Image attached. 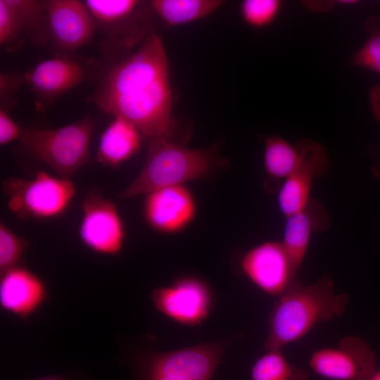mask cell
<instances>
[{
    "label": "cell",
    "mask_w": 380,
    "mask_h": 380,
    "mask_svg": "<svg viewBox=\"0 0 380 380\" xmlns=\"http://www.w3.org/2000/svg\"><path fill=\"white\" fill-rule=\"evenodd\" d=\"M269 318L265 348L281 349L302 338L317 324L341 316L348 297L336 293L328 275L305 286L294 279L279 296Z\"/></svg>",
    "instance_id": "2"
},
{
    "label": "cell",
    "mask_w": 380,
    "mask_h": 380,
    "mask_svg": "<svg viewBox=\"0 0 380 380\" xmlns=\"http://www.w3.org/2000/svg\"><path fill=\"white\" fill-rule=\"evenodd\" d=\"M247 278L265 293L279 296L296 279L281 241H266L248 251L240 262Z\"/></svg>",
    "instance_id": "14"
},
{
    "label": "cell",
    "mask_w": 380,
    "mask_h": 380,
    "mask_svg": "<svg viewBox=\"0 0 380 380\" xmlns=\"http://www.w3.org/2000/svg\"><path fill=\"white\" fill-rule=\"evenodd\" d=\"M354 63L380 73V32L367 39L355 55Z\"/></svg>",
    "instance_id": "26"
},
{
    "label": "cell",
    "mask_w": 380,
    "mask_h": 380,
    "mask_svg": "<svg viewBox=\"0 0 380 380\" xmlns=\"http://www.w3.org/2000/svg\"><path fill=\"white\" fill-rule=\"evenodd\" d=\"M2 191L9 210L22 220H47L66 211L75 194L70 179L38 171L32 178L4 179Z\"/></svg>",
    "instance_id": "6"
},
{
    "label": "cell",
    "mask_w": 380,
    "mask_h": 380,
    "mask_svg": "<svg viewBox=\"0 0 380 380\" xmlns=\"http://www.w3.org/2000/svg\"><path fill=\"white\" fill-rule=\"evenodd\" d=\"M101 34L100 49L113 63L136 50L154 30L149 1L85 0L83 1Z\"/></svg>",
    "instance_id": "4"
},
{
    "label": "cell",
    "mask_w": 380,
    "mask_h": 380,
    "mask_svg": "<svg viewBox=\"0 0 380 380\" xmlns=\"http://www.w3.org/2000/svg\"><path fill=\"white\" fill-rule=\"evenodd\" d=\"M29 242L15 234L3 222L0 224V273L20 264Z\"/></svg>",
    "instance_id": "24"
},
{
    "label": "cell",
    "mask_w": 380,
    "mask_h": 380,
    "mask_svg": "<svg viewBox=\"0 0 380 380\" xmlns=\"http://www.w3.org/2000/svg\"><path fill=\"white\" fill-rule=\"evenodd\" d=\"M223 346L208 343L153 353L139 363L140 380H210L221 362Z\"/></svg>",
    "instance_id": "7"
},
{
    "label": "cell",
    "mask_w": 380,
    "mask_h": 380,
    "mask_svg": "<svg viewBox=\"0 0 380 380\" xmlns=\"http://www.w3.org/2000/svg\"><path fill=\"white\" fill-rule=\"evenodd\" d=\"M102 75L91 99L103 113L129 120L148 139L178 143L168 61L156 32Z\"/></svg>",
    "instance_id": "1"
},
{
    "label": "cell",
    "mask_w": 380,
    "mask_h": 380,
    "mask_svg": "<svg viewBox=\"0 0 380 380\" xmlns=\"http://www.w3.org/2000/svg\"><path fill=\"white\" fill-rule=\"evenodd\" d=\"M26 380H65V377L61 374H52L42 376L37 379H26Z\"/></svg>",
    "instance_id": "30"
},
{
    "label": "cell",
    "mask_w": 380,
    "mask_h": 380,
    "mask_svg": "<svg viewBox=\"0 0 380 380\" xmlns=\"http://www.w3.org/2000/svg\"><path fill=\"white\" fill-rule=\"evenodd\" d=\"M218 163L211 149L187 148L166 139H148L147 157L141 170L118 196L130 198L205 179L214 172Z\"/></svg>",
    "instance_id": "3"
},
{
    "label": "cell",
    "mask_w": 380,
    "mask_h": 380,
    "mask_svg": "<svg viewBox=\"0 0 380 380\" xmlns=\"http://www.w3.org/2000/svg\"><path fill=\"white\" fill-rule=\"evenodd\" d=\"M369 97L372 114L374 118L380 122V84L372 87Z\"/></svg>",
    "instance_id": "29"
},
{
    "label": "cell",
    "mask_w": 380,
    "mask_h": 380,
    "mask_svg": "<svg viewBox=\"0 0 380 380\" xmlns=\"http://www.w3.org/2000/svg\"><path fill=\"white\" fill-rule=\"evenodd\" d=\"M150 6L156 16L173 27L204 18L219 8L220 0H151Z\"/></svg>",
    "instance_id": "19"
},
{
    "label": "cell",
    "mask_w": 380,
    "mask_h": 380,
    "mask_svg": "<svg viewBox=\"0 0 380 380\" xmlns=\"http://www.w3.org/2000/svg\"><path fill=\"white\" fill-rule=\"evenodd\" d=\"M5 1L17 14L30 42L37 47L46 46L51 42L47 1Z\"/></svg>",
    "instance_id": "20"
},
{
    "label": "cell",
    "mask_w": 380,
    "mask_h": 380,
    "mask_svg": "<svg viewBox=\"0 0 380 380\" xmlns=\"http://www.w3.org/2000/svg\"><path fill=\"white\" fill-rule=\"evenodd\" d=\"M23 130L11 118L8 110L0 108V144L6 145L20 139Z\"/></svg>",
    "instance_id": "28"
},
{
    "label": "cell",
    "mask_w": 380,
    "mask_h": 380,
    "mask_svg": "<svg viewBox=\"0 0 380 380\" xmlns=\"http://www.w3.org/2000/svg\"><path fill=\"white\" fill-rule=\"evenodd\" d=\"M367 380H380V369L374 371Z\"/></svg>",
    "instance_id": "31"
},
{
    "label": "cell",
    "mask_w": 380,
    "mask_h": 380,
    "mask_svg": "<svg viewBox=\"0 0 380 380\" xmlns=\"http://www.w3.org/2000/svg\"><path fill=\"white\" fill-rule=\"evenodd\" d=\"M51 44L56 55L74 54L91 42L96 26L83 1L48 0Z\"/></svg>",
    "instance_id": "11"
},
{
    "label": "cell",
    "mask_w": 380,
    "mask_h": 380,
    "mask_svg": "<svg viewBox=\"0 0 380 380\" xmlns=\"http://www.w3.org/2000/svg\"><path fill=\"white\" fill-rule=\"evenodd\" d=\"M298 143L291 144L284 139L268 137L265 142L264 166L269 178L279 182L286 179L300 160Z\"/></svg>",
    "instance_id": "21"
},
{
    "label": "cell",
    "mask_w": 380,
    "mask_h": 380,
    "mask_svg": "<svg viewBox=\"0 0 380 380\" xmlns=\"http://www.w3.org/2000/svg\"><path fill=\"white\" fill-rule=\"evenodd\" d=\"M44 282L25 265L18 264L1 274L0 305L23 321L47 300Z\"/></svg>",
    "instance_id": "16"
},
{
    "label": "cell",
    "mask_w": 380,
    "mask_h": 380,
    "mask_svg": "<svg viewBox=\"0 0 380 380\" xmlns=\"http://www.w3.org/2000/svg\"><path fill=\"white\" fill-rule=\"evenodd\" d=\"M79 236L91 251L116 255L122 251L125 231L115 204L97 190L90 191L82 204Z\"/></svg>",
    "instance_id": "9"
},
{
    "label": "cell",
    "mask_w": 380,
    "mask_h": 380,
    "mask_svg": "<svg viewBox=\"0 0 380 380\" xmlns=\"http://www.w3.org/2000/svg\"><path fill=\"white\" fill-rule=\"evenodd\" d=\"M143 208L148 226L167 234L187 227L196 213L195 198L184 185L164 187L146 194Z\"/></svg>",
    "instance_id": "15"
},
{
    "label": "cell",
    "mask_w": 380,
    "mask_h": 380,
    "mask_svg": "<svg viewBox=\"0 0 380 380\" xmlns=\"http://www.w3.org/2000/svg\"><path fill=\"white\" fill-rule=\"evenodd\" d=\"M25 84L24 73L4 72L0 75L1 108L9 110L14 105L13 95Z\"/></svg>",
    "instance_id": "27"
},
{
    "label": "cell",
    "mask_w": 380,
    "mask_h": 380,
    "mask_svg": "<svg viewBox=\"0 0 380 380\" xmlns=\"http://www.w3.org/2000/svg\"><path fill=\"white\" fill-rule=\"evenodd\" d=\"M279 7L277 0H246L241 5V13L247 24L260 27L273 20Z\"/></svg>",
    "instance_id": "25"
},
{
    "label": "cell",
    "mask_w": 380,
    "mask_h": 380,
    "mask_svg": "<svg viewBox=\"0 0 380 380\" xmlns=\"http://www.w3.org/2000/svg\"><path fill=\"white\" fill-rule=\"evenodd\" d=\"M376 357L362 338L348 336L334 347L316 350L309 366L319 376L331 380H367L375 371Z\"/></svg>",
    "instance_id": "10"
},
{
    "label": "cell",
    "mask_w": 380,
    "mask_h": 380,
    "mask_svg": "<svg viewBox=\"0 0 380 380\" xmlns=\"http://www.w3.org/2000/svg\"><path fill=\"white\" fill-rule=\"evenodd\" d=\"M141 135L131 122L114 117L101 135L96 161L104 166L118 167L138 152Z\"/></svg>",
    "instance_id": "18"
},
{
    "label": "cell",
    "mask_w": 380,
    "mask_h": 380,
    "mask_svg": "<svg viewBox=\"0 0 380 380\" xmlns=\"http://www.w3.org/2000/svg\"><path fill=\"white\" fill-rule=\"evenodd\" d=\"M300 149V160L285 179L278 194V204L285 217L303 209L310 201L313 180L327 171L329 161L324 148L312 139L297 142Z\"/></svg>",
    "instance_id": "13"
},
{
    "label": "cell",
    "mask_w": 380,
    "mask_h": 380,
    "mask_svg": "<svg viewBox=\"0 0 380 380\" xmlns=\"http://www.w3.org/2000/svg\"><path fill=\"white\" fill-rule=\"evenodd\" d=\"M27 39L23 25L13 8L0 0V45L8 52L19 50Z\"/></svg>",
    "instance_id": "23"
},
{
    "label": "cell",
    "mask_w": 380,
    "mask_h": 380,
    "mask_svg": "<svg viewBox=\"0 0 380 380\" xmlns=\"http://www.w3.org/2000/svg\"><path fill=\"white\" fill-rule=\"evenodd\" d=\"M251 377V380H308V374L291 365L281 349H270L254 362Z\"/></svg>",
    "instance_id": "22"
},
{
    "label": "cell",
    "mask_w": 380,
    "mask_h": 380,
    "mask_svg": "<svg viewBox=\"0 0 380 380\" xmlns=\"http://www.w3.org/2000/svg\"><path fill=\"white\" fill-rule=\"evenodd\" d=\"M95 121L86 116L65 126L23 130L20 141L38 160L65 179L91 161L89 146Z\"/></svg>",
    "instance_id": "5"
},
{
    "label": "cell",
    "mask_w": 380,
    "mask_h": 380,
    "mask_svg": "<svg viewBox=\"0 0 380 380\" xmlns=\"http://www.w3.org/2000/svg\"><path fill=\"white\" fill-rule=\"evenodd\" d=\"M151 300L160 312L185 325L200 324L211 306L208 288L194 278L182 279L170 286L156 288L151 293Z\"/></svg>",
    "instance_id": "12"
},
{
    "label": "cell",
    "mask_w": 380,
    "mask_h": 380,
    "mask_svg": "<svg viewBox=\"0 0 380 380\" xmlns=\"http://www.w3.org/2000/svg\"><path fill=\"white\" fill-rule=\"evenodd\" d=\"M328 224L325 208L314 199H310L301 210L286 217L281 242L295 278L307 253L311 234L325 230Z\"/></svg>",
    "instance_id": "17"
},
{
    "label": "cell",
    "mask_w": 380,
    "mask_h": 380,
    "mask_svg": "<svg viewBox=\"0 0 380 380\" xmlns=\"http://www.w3.org/2000/svg\"><path fill=\"white\" fill-rule=\"evenodd\" d=\"M97 62L75 54L56 55L24 73L25 84L34 94L38 110L84 81L101 75Z\"/></svg>",
    "instance_id": "8"
}]
</instances>
